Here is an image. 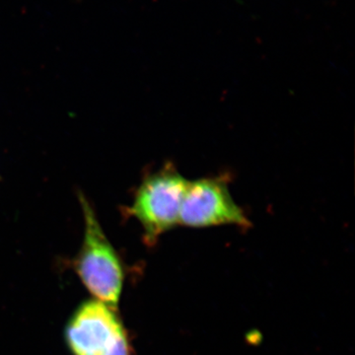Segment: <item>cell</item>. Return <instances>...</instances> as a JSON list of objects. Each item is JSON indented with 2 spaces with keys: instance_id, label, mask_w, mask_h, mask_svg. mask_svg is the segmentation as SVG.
<instances>
[{
  "instance_id": "obj_5",
  "label": "cell",
  "mask_w": 355,
  "mask_h": 355,
  "mask_svg": "<svg viewBox=\"0 0 355 355\" xmlns=\"http://www.w3.org/2000/svg\"><path fill=\"white\" fill-rule=\"evenodd\" d=\"M106 355H130V340L127 333L116 340Z\"/></svg>"
},
{
  "instance_id": "obj_3",
  "label": "cell",
  "mask_w": 355,
  "mask_h": 355,
  "mask_svg": "<svg viewBox=\"0 0 355 355\" xmlns=\"http://www.w3.org/2000/svg\"><path fill=\"white\" fill-rule=\"evenodd\" d=\"M179 224L191 228L219 225L247 228L251 221L231 195L228 178L219 175L189 182Z\"/></svg>"
},
{
  "instance_id": "obj_4",
  "label": "cell",
  "mask_w": 355,
  "mask_h": 355,
  "mask_svg": "<svg viewBox=\"0 0 355 355\" xmlns=\"http://www.w3.org/2000/svg\"><path fill=\"white\" fill-rule=\"evenodd\" d=\"M125 333L118 310L92 299L72 313L64 328V340L71 355H106Z\"/></svg>"
},
{
  "instance_id": "obj_2",
  "label": "cell",
  "mask_w": 355,
  "mask_h": 355,
  "mask_svg": "<svg viewBox=\"0 0 355 355\" xmlns=\"http://www.w3.org/2000/svg\"><path fill=\"white\" fill-rule=\"evenodd\" d=\"M189 182L174 165L166 164L144 178L137 189L127 212L141 225L147 245L155 244L161 236L180 225Z\"/></svg>"
},
{
  "instance_id": "obj_1",
  "label": "cell",
  "mask_w": 355,
  "mask_h": 355,
  "mask_svg": "<svg viewBox=\"0 0 355 355\" xmlns=\"http://www.w3.org/2000/svg\"><path fill=\"white\" fill-rule=\"evenodd\" d=\"M83 241L73 270L93 299L118 310L125 284V270L118 252L103 230L97 214L83 193Z\"/></svg>"
}]
</instances>
